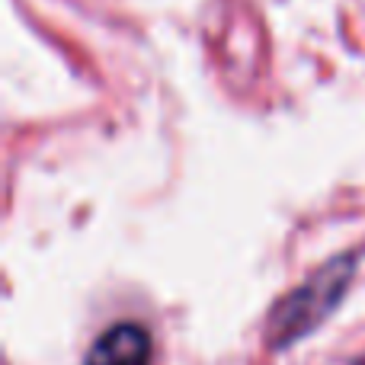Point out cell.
Returning <instances> with one entry per match:
<instances>
[{"label": "cell", "mask_w": 365, "mask_h": 365, "mask_svg": "<svg viewBox=\"0 0 365 365\" xmlns=\"http://www.w3.org/2000/svg\"><path fill=\"white\" fill-rule=\"evenodd\" d=\"M353 269L356 257L343 253V257L330 259L327 266H321L314 276L304 279L292 295H285L269 317V346L285 349L321 327L330 317V311L340 304V298L346 295L349 282H353Z\"/></svg>", "instance_id": "6da1fadb"}, {"label": "cell", "mask_w": 365, "mask_h": 365, "mask_svg": "<svg viewBox=\"0 0 365 365\" xmlns=\"http://www.w3.org/2000/svg\"><path fill=\"white\" fill-rule=\"evenodd\" d=\"M83 365H151V336L141 324L119 321L96 336Z\"/></svg>", "instance_id": "7a4b0ae2"}]
</instances>
